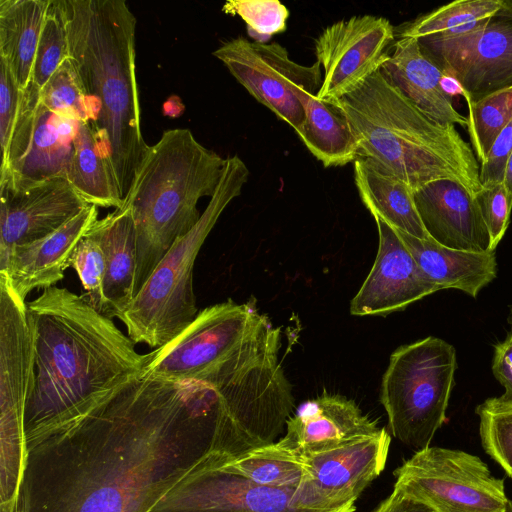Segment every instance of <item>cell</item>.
Here are the masks:
<instances>
[{"instance_id":"obj_16","label":"cell","mask_w":512,"mask_h":512,"mask_svg":"<svg viewBox=\"0 0 512 512\" xmlns=\"http://www.w3.org/2000/svg\"><path fill=\"white\" fill-rule=\"evenodd\" d=\"M379 244L367 278L350 303L354 316L386 315L441 290L416 263L395 229L377 216Z\"/></svg>"},{"instance_id":"obj_27","label":"cell","mask_w":512,"mask_h":512,"mask_svg":"<svg viewBox=\"0 0 512 512\" xmlns=\"http://www.w3.org/2000/svg\"><path fill=\"white\" fill-rule=\"evenodd\" d=\"M221 466L255 484L274 488H297L305 472L301 456L278 442L238 452L223 449Z\"/></svg>"},{"instance_id":"obj_7","label":"cell","mask_w":512,"mask_h":512,"mask_svg":"<svg viewBox=\"0 0 512 512\" xmlns=\"http://www.w3.org/2000/svg\"><path fill=\"white\" fill-rule=\"evenodd\" d=\"M270 322L254 301L228 300L199 311L167 344L144 355L140 373L179 382H205L227 358Z\"/></svg>"},{"instance_id":"obj_31","label":"cell","mask_w":512,"mask_h":512,"mask_svg":"<svg viewBox=\"0 0 512 512\" xmlns=\"http://www.w3.org/2000/svg\"><path fill=\"white\" fill-rule=\"evenodd\" d=\"M41 102L52 112L91 123L87 94L68 57L40 90Z\"/></svg>"},{"instance_id":"obj_11","label":"cell","mask_w":512,"mask_h":512,"mask_svg":"<svg viewBox=\"0 0 512 512\" xmlns=\"http://www.w3.org/2000/svg\"><path fill=\"white\" fill-rule=\"evenodd\" d=\"M418 42L444 72L461 83L469 96L466 103L512 86V8L505 2L472 31Z\"/></svg>"},{"instance_id":"obj_34","label":"cell","mask_w":512,"mask_h":512,"mask_svg":"<svg viewBox=\"0 0 512 512\" xmlns=\"http://www.w3.org/2000/svg\"><path fill=\"white\" fill-rule=\"evenodd\" d=\"M71 266L77 272L86 291L85 298L100 313L109 315L104 295L106 260L96 239L88 233L78 243L71 258Z\"/></svg>"},{"instance_id":"obj_15","label":"cell","mask_w":512,"mask_h":512,"mask_svg":"<svg viewBox=\"0 0 512 512\" xmlns=\"http://www.w3.org/2000/svg\"><path fill=\"white\" fill-rule=\"evenodd\" d=\"M222 452L216 447L199 478L158 497L146 512H310L297 506L296 488L261 486L224 469Z\"/></svg>"},{"instance_id":"obj_1","label":"cell","mask_w":512,"mask_h":512,"mask_svg":"<svg viewBox=\"0 0 512 512\" xmlns=\"http://www.w3.org/2000/svg\"><path fill=\"white\" fill-rule=\"evenodd\" d=\"M27 315L34 341L27 442L70 429L142 371L135 342L85 296L45 288L27 303Z\"/></svg>"},{"instance_id":"obj_33","label":"cell","mask_w":512,"mask_h":512,"mask_svg":"<svg viewBox=\"0 0 512 512\" xmlns=\"http://www.w3.org/2000/svg\"><path fill=\"white\" fill-rule=\"evenodd\" d=\"M222 11L239 16L246 23L249 37L259 43L284 32L289 17V10L278 0H229Z\"/></svg>"},{"instance_id":"obj_2","label":"cell","mask_w":512,"mask_h":512,"mask_svg":"<svg viewBox=\"0 0 512 512\" xmlns=\"http://www.w3.org/2000/svg\"><path fill=\"white\" fill-rule=\"evenodd\" d=\"M72 60L125 200L149 145L140 125L136 17L124 0H61Z\"/></svg>"},{"instance_id":"obj_23","label":"cell","mask_w":512,"mask_h":512,"mask_svg":"<svg viewBox=\"0 0 512 512\" xmlns=\"http://www.w3.org/2000/svg\"><path fill=\"white\" fill-rule=\"evenodd\" d=\"M353 164L359 196L372 216L416 238H430L419 216L414 191L405 182L364 158H358Z\"/></svg>"},{"instance_id":"obj_42","label":"cell","mask_w":512,"mask_h":512,"mask_svg":"<svg viewBox=\"0 0 512 512\" xmlns=\"http://www.w3.org/2000/svg\"><path fill=\"white\" fill-rule=\"evenodd\" d=\"M507 512H512V501H509Z\"/></svg>"},{"instance_id":"obj_9","label":"cell","mask_w":512,"mask_h":512,"mask_svg":"<svg viewBox=\"0 0 512 512\" xmlns=\"http://www.w3.org/2000/svg\"><path fill=\"white\" fill-rule=\"evenodd\" d=\"M213 56L260 104L296 132L304 121L301 103L317 95L322 84L321 65H302L279 43H259L239 36L223 42Z\"/></svg>"},{"instance_id":"obj_30","label":"cell","mask_w":512,"mask_h":512,"mask_svg":"<svg viewBox=\"0 0 512 512\" xmlns=\"http://www.w3.org/2000/svg\"><path fill=\"white\" fill-rule=\"evenodd\" d=\"M475 412L484 451L512 479V400L488 398Z\"/></svg>"},{"instance_id":"obj_21","label":"cell","mask_w":512,"mask_h":512,"mask_svg":"<svg viewBox=\"0 0 512 512\" xmlns=\"http://www.w3.org/2000/svg\"><path fill=\"white\" fill-rule=\"evenodd\" d=\"M395 231L421 270L441 290L454 288L475 298L496 278L497 262L494 251L451 249L431 238L419 239L400 230Z\"/></svg>"},{"instance_id":"obj_35","label":"cell","mask_w":512,"mask_h":512,"mask_svg":"<svg viewBox=\"0 0 512 512\" xmlns=\"http://www.w3.org/2000/svg\"><path fill=\"white\" fill-rule=\"evenodd\" d=\"M494 251L509 225L512 199L503 183L482 187L475 197Z\"/></svg>"},{"instance_id":"obj_32","label":"cell","mask_w":512,"mask_h":512,"mask_svg":"<svg viewBox=\"0 0 512 512\" xmlns=\"http://www.w3.org/2000/svg\"><path fill=\"white\" fill-rule=\"evenodd\" d=\"M68 58V37L61 0H50L39 38L30 83L41 90Z\"/></svg>"},{"instance_id":"obj_40","label":"cell","mask_w":512,"mask_h":512,"mask_svg":"<svg viewBox=\"0 0 512 512\" xmlns=\"http://www.w3.org/2000/svg\"><path fill=\"white\" fill-rule=\"evenodd\" d=\"M440 85L444 93L452 99L455 96H461L465 101L469 99V96L461 83L454 76L446 72L443 73L440 79Z\"/></svg>"},{"instance_id":"obj_17","label":"cell","mask_w":512,"mask_h":512,"mask_svg":"<svg viewBox=\"0 0 512 512\" xmlns=\"http://www.w3.org/2000/svg\"><path fill=\"white\" fill-rule=\"evenodd\" d=\"M97 220L98 207L89 204L48 236L14 247L0 265V275L22 302L34 289L55 286L71 266L78 243Z\"/></svg>"},{"instance_id":"obj_24","label":"cell","mask_w":512,"mask_h":512,"mask_svg":"<svg viewBox=\"0 0 512 512\" xmlns=\"http://www.w3.org/2000/svg\"><path fill=\"white\" fill-rule=\"evenodd\" d=\"M49 4L50 0H0V59L22 90L31 81Z\"/></svg>"},{"instance_id":"obj_19","label":"cell","mask_w":512,"mask_h":512,"mask_svg":"<svg viewBox=\"0 0 512 512\" xmlns=\"http://www.w3.org/2000/svg\"><path fill=\"white\" fill-rule=\"evenodd\" d=\"M415 204L429 237L456 250L490 252V237L480 209L461 184L440 179L414 191Z\"/></svg>"},{"instance_id":"obj_28","label":"cell","mask_w":512,"mask_h":512,"mask_svg":"<svg viewBox=\"0 0 512 512\" xmlns=\"http://www.w3.org/2000/svg\"><path fill=\"white\" fill-rule=\"evenodd\" d=\"M503 4V0H457L416 18L404 27L399 38L464 34L483 25Z\"/></svg>"},{"instance_id":"obj_6","label":"cell","mask_w":512,"mask_h":512,"mask_svg":"<svg viewBox=\"0 0 512 512\" xmlns=\"http://www.w3.org/2000/svg\"><path fill=\"white\" fill-rule=\"evenodd\" d=\"M456 368L455 348L433 336L402 345L391 354L380 401L397 440L416 451L431 446L447 420Z\"/></svg>"},{"instance_id":"obj_20","label":"cell","mask_w":512,"mask_h":512,"mask_svg":"<svg viewBox=\"0 0 512 512\" xmlns=\"http://www.w3.org/2000/svg\"><path fill=\"white\" fill-rule=\"evenodd\" d=\"M380 72L430 118L467 128V117L457 111L453 99L441 88L444 71L426 54L417 39L399 38Z\"/></svg>"},{"instance_id":"obj_29","label":"cell","mask_w":512,"mask_h":512,"mask_svg":"<svg viewBox=\"0 0 512 512\" xmlns=\"http://www.w3.org/2000/svg\"><path fill=\"white\" fill-rule=\"evenodd\" d=\"M467 107L470 144L481 164L499 133L512 120V86L467 103Z\"/></svg>"},{"instance_id":"obj_22","label":"cell","mask_w":512,"mask_h":512,"mask_svg":"<svg viewBox=\"0 0 512 512\" xmlns=\"http://www.w3.org/2000/svg\"><path fill=\"white\" fill-rule=\"evenodd\" d=\"M88 234L100 244L106 260L104 295L111 318L122 313L134 298L136 236L127 205L98 219Z\"/></svg>"},{"instance_id":"obj_12","label":"cell","mask_w":512,"mask_h":512,"mask_svg":"<svg viewBox=\"0 0 512 512\" xmlns=\"http://www.w3.org/2000/svg\"><path fill=\"white\" fill-rule=\"evenodd\" d=\"M81 120L49 110L31 83L23 90L18 118L0 181L37 182L67 178Z\"/></svg>"},{"instance_id":"obj_14","label":"cell","mask_w":512,"mask_h":512,"mask_svg":"<svg viewBox=\"0 0 512 512\" xmlns=\"http://www.w3.org/2000/svg\"><path fill=\"white\" fill-rule=\"evenodd\" d=\"M89 204L67 178L0 181V265L12 249L48 236Z\"/></svg>"},{"instance_id":"obj_44","label":"cell","mask_w":512,"mask_h":512,"mask_svg":"<svg viewBox=\"0 0 512 512\" xmlns=\"http://www.w3.org/2000/svg\"><path fill=\"white\" fill-rule=\"evenodd\" d=\"M510 319H511V324H512V307H511V316H510Z\"/></svg>"},{"instance_id":"obj_36","label":"cell","mask_w":512,"mask_h":512,"mask_svg":"<svg viewBox=\"0 0 512 512\" xmlns=\"http://www.w3.org/2000/svg\"><path fill=\"white\" fill-rule=\"evenodd\" d=\"M23 90L10 67L0 59V146L1 165L8 156L14 127L18 118Z\"/></svg>"},{"instance_id":"obj_10","label":"cell","mask_w":512,"mask_h":512,"mask_svg":"<svg viewBox=\"0 0 512 512\" xmlns=\"http://www.w3.org/2000/svg\"><path fill=\"white\" fill-rule=\"evenodd\" d=\"M390 442L382 428L377 434L301 456L305 472L295 491L297 506L310 512H354L361 493L385 468Z\"/></svg>"},{"instance_id":"obj_8","label":"cell","mask_w":512,"mask_h":512,"mask_svg":"<svg viewBox=\"0 0 512 512\" xmlns=\"http://www.w3.org/2000/svg\"><path fill=\"white\" fill-rule=\"evenodd\" d=\"M395 485L437 512H507L505 483L476 455L429 446L395 470Z\"/></svg>"},{"instance_id":"obj_43","label":"cell","mask_w":512,"mask_h":512,"mask_svg":"<svg viewBox=\"0 0 512 512\" xmlns=\"http://www.w3.org/2000/svg\"><path fill=\"white\" fill-rule=\"evenodd\" d=\"M505 4L512 8V0H504Z\"/></svg>"},{"instance_id":"obj_3","label":"cell","mask_w":512,"mask_h":512,"mask_svg":"<svg viewBox=\"0 0 512 512\" xmlns=\"http://www.w3.org/2000/svg\"><path fill=\"white\" fill-rule=\"evenodd\" d=\"M349 121L359 158L405 182L413 191L436 180L482 189L479 162L453 124L416 107L380 72L335 101Z\"/></svg>"},{"instance_id":"obj_41","label":"cell","mask_w":512,"mask_h":512,"mask_svg":"<svg viewBox=\"0 0 512 512\" xmlns=\"http://www.w3.org/2000/svg\"><path fill=\"white\" fill-rule=\"evenodd\" d=\"M503 185L506 188L508 195L512 199V153L510 154L506 164Z\"/></svg>"},{"instance_id":"obj_5","label":"cell","mask_w":512,"mask_h":512,"mask_svg":"<svg viewBox=\"0 0 512 512\" xmlns=\"http://www.w3.org/2000/svg\"><path fill=\"white\" fill-rule=\"evenodd\" d=\"M249 174L238 155L226 158L219 184L197 224L175 241L132 302L117 316L135 344L161 347L196 318L198 309L193 290L196 257L222 212L241 194Z\"/></svg>"},{"instance_id":"obj_25","label":"cell","mask_w":512,"mask_h":512,"mask_svg":"<svg viewBox=\"0 0 512 512\" xmlns=\"http://www.w3.org/2000/svg\"><path fill=\"white\" fill-rule=\"evenodd\" d=\"M301 103L304 121L296 133L310 153L326 168L354 163L359 158L357 140L338 104L312 94Z\"/></svg>"},{"instance_id":"obj_38","label":"cell","mask_w":512,"mask_h":512,"mask_svg":"<svg viewBox=\"0 0 512 512\" xmlns=\"http://www.w3.org/2000/svg\"><path fill=\"white\" fill-rule=\"evenodd\" d=\"M492 372L505 389L500 398L512 400V329L506 339L494 347Z\"/></svg>"},{"instance_id":"obj_13","label":"cell","mask_w":512,"mask_h":512,"mask_svg":"<svg viewBox=\"0 0 512 512\" xmlns=\"http://www.w3.org/2000/svg\"><path fill=\"white\" fill-rule=\"evenodd\" d=\"M395 38L391 22L359 15L327 26L315 40L317 62L324 75L317 98L335 102L378 72Z\"/></svg>"},{"instance_id":"obj_37","label":"cell","mask_w":512,"mask_h":512,"mask_svg":"<svg viewBox=\"0 0 512 512\" xmlns=\"http://www.w3.org/2000/svg\"><path fill=\"white\" fill-rule=\"evenodd\" d=\"M512 153V120L499 133L485 161L479 164L482 187L503 183L506 164Z\"/></svg>"},{"instance_id":"obj_18","label":"cell","mask_w":512,"mask_h":512,"mask_svg":"<svg viewBox=\"0 0 512 512\" xmlns=\"http://www.w3.org/2000/svg\"><path fill=\"white\" fill-rule=\"evenodd\" d=\"M381 430L353 400L323 393L297 409L287 421L286 434L278 443L298 456H305L377 434Z\"/></svg>"},{"instance_id":"obj_26","label":"cell","mask_w":512,"mask_h":512,"mask_svg":"<svg viewBox=\"0 0 512 512\" xmlns=\"http://www.w3.org/2000/svg\"><path fill=\"white\" fill-rule=\"evenodd\" d=\"M67 179L88 204L115 209L124 205L108 155L88 122L79 124Z\"/></svg>"},{"instance_id":"obj_39","label":"cell","mask_w":512,"mask_h":512,"mask_svg":"<svg viewBox=\"0 0 512 512\" xmlns=\"http://www.w3.org/2000/svg\"><path fill=\"white\" fill-rule=\"evenodd\" d=\"M374 512H437L430 505L394 485L392 493Z\"/></svg>"},{"instance_id":"obj_4","label":"cell","mask_w":512,"mask_h":512,"mask_svg":"<svg viewBox=\"0 0 512 512\" xmlns=\"http://www.w3.org/2000/svg\"><path fill=\"white\" fill-rule=\"evenodd\" d=\"M225 163L186 128L166 130L148 147L124 200L136 236L134 297L175 241L197 224L198 201L213 196Z\"/></svg>"}]
</instances>
